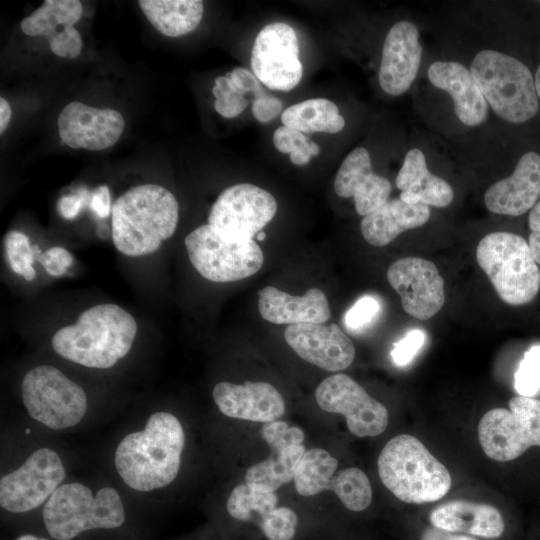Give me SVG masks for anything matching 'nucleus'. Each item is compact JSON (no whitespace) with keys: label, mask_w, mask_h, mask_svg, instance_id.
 Masks as SVG:
<instances>
[{"label":"nucleus","mask_w":540,"mask_h":540,"mask_svg":"<svg viewBox=\"0 0 540 540\" xmlns=\"http://www.w3.org/2000/svg\"><path fill=\"white\" fill-rule=\"evenodd\" d=\"M185 445L179 419L164 411L153 413L143 430L127 434L115 450L118 475L130 488L149 492L177 477Z\"/></svg>","instance_id":"f257e3e1"},{"label":"nucleus","mask_w":540,"mask_h":540,"mask_svg":"<svg viewBox=\"0 0 540 540\" xmlns=\"http://www.w3.org/2000/svg\"><path fill=\"white\" fill-rule=\"evenodd\" d=\"M137 333L134 317L116 304H100L83 311L74 325L60 328L52 347L79 365L106 369L130 351Z\"/></svg>","instance_id":"f03ea898"},{"label":"nucleus","mask_w":540,"mask_h":540,"mask_svg":"<svg viewBox=\"0 0 540 540\" xmlns=\"http://www.w3.org/2000/svg\"><path fill=\"white\" fill-rule=\"evenodd\" d=\"M111 235L116 249L138 257L155 252L178 224L179 205L166 188L155 184L127 190L112 206Z\"/></svg>","instance_id":"7ed1b4c3"},{"label":"nucleus","mask_w":540,"mask_h":540,"mask_svg":"<svg viewBox=\"0 0 540 540\" xmlns=\"http://www.w3.org/2000/svg\"><path fill=\"white\" fill-rule=\"evenodd\" d=\"M377 467L384 486L405 503L435 502L451 488L447 468L412 435L390 439L379 454Z\"/></svg>","instance_id":"20e7f679"},{"label":"nucleus","mask_w":540,"mask_h":540,"mask_svg":"<svg viewBox=\"0 0 540 540\" xmlns=\"http://www.w3.org/2000/svg\"><path fill=\"white\" fill-rule=\"evenodd\" d=\"M470 72L489 108L503 121L523 124L533 119L540 107L534 75L518 58L485 48L476 52Z\"/></svg>","instance_id":"39448f33"},{"label":"nucleus","mask_w":540,"mask_h":540,"mask_svg":"<svg viewBox=\"0 0 540 540\" xmlns=\"http://www.w3.org/2000/svg\"><path fill=\"white\" fill-rule=\"evenodd\" d=\"M42 517L55 540H71L88 530L115 529L126 518L122 499L114 488L103 487L93 494L78 482L59 486L44 504Z\"/></svg>","instance_id":"423d86ee"},{"label":"nucleus","mask_w":540,"mask_h":540,"mask_svg":"<svg viewBox=\"0 0 540 540\" xmlns=\"http://www.w3.org/2000/svg\"><path fill=\"white\" fill-rule=\"evenodd\" d=\"M476 259L503 302L521 306L538 294L540 270L523 237L504 231L489 233L478 243Z\"/></svg>","instance_id":"0eeeda50"},{"label":"nucleus","mask_w":540,"mask_h":540,"mask_svg":"<svg viewBox=\"0 0 540 540\" xmlns=\"http://www.w3.org/2000/svg\"><path fill=\"white\" fill-rule=\"evenodd\" d=\"M21 394L28 414L52 430L77 425L87 411L83 388L50 365L29 370L22 380Z\"/></svg>","instance_id":"6e6552de"},{"label":"nucleus","mask_w":540,"mask_h":540,"mask_svg":"<svg viewBox=\"0 0 540 540\" xmlns=\"http://www.w3.org/2000/svg\"><path fill=\"white\" fill-rule=\"evenodd\" d=\"M508 407L489 410L478 423L485 455L498 462L512 461L530 447H540V400L518 395L509 400Z\"/></svg>","instance_id":"1a4fd4ad"},{"label":"nucleus","mask_w":540,"mask_h":540,"mask_svg":"<svg viewBox=\"0 0 540 540\" xmlns=\"http://www.w3.org/2000/svg\"><path fill=\"white\" fill-rule=\"evenodd\" d=\"M189 260L205 279L225 283L255 274L263 265V253L254 240L234 241L211 225L194 229L185 238Z\"/></svg>","instance_id":"9d476101"},{"label":"nucleus","mask_w":540,"mask_h":540,"mask_svg":"<svg viewBox=\"0 0 540 540\" xmlns=\"http://www.w3.org/2000/svg\"><path fill=\"white\" fill-rule=\"evenodd\" d=\"M277 211L274 196L263 188L240 183L226 188L213 203L208 224L234 241L254 240Z\"/></svg>","instance_id":"9b49d317"},{"label":"nucleus","mask_w":540,"mask_h":540,"mask_svg":"<svg viewBox=\"0 0 540 540\" xmlns=\"http://www.w3.org/2000/svg\"><path fill=\"white\" fill-rule=\"evenodd\" d=\"M65 477L60 456L42 447L0 480V505L11 513H25L45 504Z\"/></svg>","instance_id":"f8f14e48"},{"label":"nucleus","mask_w":540,"mask_h":540,"mask_svg":"<svg viewBox=\"0 0 540 540\" xmlns=\"http://www.w3.org/2000/svg\"><path fill=\"white\" fill-rule=\"evenodd\" d=\"M315 399L322 410L343 415L348 430L357 437L377 436L388 426L386 407L346 374L324 379L315 390Z\"/></svg>","instance_id":"ddd939ff"},{"label":"nucleus","mask_w":540,"mask_h":540,"mask_svg":"<svg viewBox=\"0 0 540 540\" xmlns=\"http://www.w3.org/2000/svg\"><path fill=\"white\" fill-rule=\"evenodd\" d=\"M251 68L255 77L271 90L294 89L303 75L295 30L284 22L264 26L253 44Z\"/></svg>","instance_id":"4468645a"},{"label":"nucleus","mask_w":540,"mask_h":540,"mask_svg":"<svg viewBox=\"0 0 540 540\" xmlns=\"http://www.w3.org/2000/svg\"><path fill=\"white\" fill-rule=\"evenodd\" d=\"M387 279L399 294L404 311L414 318L427 320L444 305V279L429 260L399 259L388 268Z\"/></svg>","instance_id":"2eb2a0df"},{"label":"nucleus","mask_w":540,"mask_h":540,"mask_svg":"<svg viewBox=\"0 0 540 540\" xmlns=\"http://www.w3.org/2000/svg\"><path fill=\"white\" fill-rule=\"evenodd\" d=\"M423 55L420 32L410 20H399L388 30L379 66L381 89L391 95L406 93L417 78Z\"/></svg>","instance_id":"dca6fc26"},{"label":"nucleus","mask_w":540,"mask_h":540,"mask_svg":"<svg viewBox=\"0 0 540 540\" xmlns=\"http://www.w3.org/2000/svg\"><path fill=\"white\" fill-rule=\"evenodd\" d=\"M57 125L61 140L69 147L100 151L119 140L125 121L115 109H99L73 101L62 109Z\"/></svg>","instance_id":"f3484780"},{"label":"nucleus","mask_w":540,"mask_h":540,"mask_svg":"<svg viewBox=\"0 0 540 540\" xmlns=\"http://www.w3.org/2000/svg\"><path fill=\"white\" fill-rule=\"evenodd\" d=\"M284 338L299 357L327 371L344 370L355 358L352 341L335 323L289 325Z\"/></svg>","instance_id":"a211bd4d"},{"label":"nucleus","mask_w":540,"mask_h":540,"mask_svg":"<svg viewBox=\"0 0 540 540\" xmlns=\"http://www.w3.org/2000/svg\"><path fill=\"white\" fill-rule=\"evenodd\" d=\"M540 201V154L525 152L506 178L494 182L484 194L489 211L499 215L520 216Z\"/></svg>","instance_id":"6ab92c4d"},{"label":"nucleus","mask_w":540,"mask_h":540,"mask_svg":"<svg viewBox=\"0 0 540 540\" xmlns=\"http://www.w3.org/2000/svg\"><path fill=\"white\" fill-rule=\"evenodd\" d=\"M212 396L218 409L231 418L268 423L285 413L282 395L267 382H219L214 386Z\"/></svg>","instance_id":"aec40b11"},{"label":"nucleus","mask_w":540,"mask_h":540,"mask_svg":"<svg viewBox=\"0 0 540 540\" xmlns=\"http://www.w3.org/2000/svg\"><path fill=\"white\" fill-rule=\"evenodd\" d=\"M391 183L373 172L371 158L364 147L354 148L343 160L334 180L335 193L353 198L355 210L367 216L389 200Z\"/></svg>","instance_id":"412c9836"},{"label":"nucleus","mask_w":540,"mask_h":540,"mask_svg":"<svg viewBox=\"0 0 540 540\" xmlns=\"http://www.w3.org/2000/svg\"><path fill=\"white\" fill-rule=\"evenodd\" d=\"M427 78L450 96L456 117L464 126L478 127L487 120L489 105L469 67L455 60H437L429 65Z\"/></svg>","instance_id":"4be33fe9"},{"label":"nucleus","mask_w":540,"mask_h":540,"mask_svg":"<svg viewBox=\"0 0 540 540\" xmlns=\"http://www.w3.org/2000/svg\"><path fill=\"white\" fill-rule=\"evenodd\" d=\"M258 297L261 317L274 324L325 323L331 316L328 299L318 288L293 296L274 286H266L258 291Z\"/></svg>","instance_id":"5701e85b"},{"label":"nucleus","mask_w":540,"mask_h":540,"mask_svg":"<svg viewBox=\"0 0 540 540\" xmlns=\"http://www.w3.org/2000/svg\"><path fill=\"white\" fill-rule=\"evenodd\" d=\"M429 521L436 528L487 539L499 538L505 530L504 518L496 507L465 500L437 506Z\"/></svg>","instance_id":"b1692460"},{"label":"nucleus","mask_w":540,"mask_h":540,"mask_svg":"<svg viewBox=\"0 0 540 540\" xmlns=\"http://www.w3.org/2000/svg\"><path fill=\"white\" fill-rule=\"evenodd\" d=\"M396 186L401 190L400 199L409 204H425L445 208L454 199L452 186L428 170L424 152L411 148L405 154L396 176Z\"/></svg>","instance_id":"393cba45"},{"label":"nucleus","mask_w":540,"mask_h":540,"mask_svg":"<svg viewBox=\"0 0 540 540\" xmlns=\"http://www.w3.org/2000/svg\"><path fill=\"white\" fill-rule=\"evenodd\" d=\"M430 214V208L425 204H409L400 198L392 199L363 217L360 230L369 244L382 247L404 231L423 226Z\"/></svg>","instance_id":"a878e982"},{"label":"nucleus","mask_w":540,"mask_h":540,"mask_svg":"<svg viewBox=\"0 0 540 540\" xmlns=\"http://www.w3.org/2000/svg\"><path fill=\"white\" fill-rule=\"evenodd\" d=\"M138 4L150 24L168 37L195 30L204 13L200 0H140Z\"/></svg>","instance_id":"bb28decb"},{"label":"nucleus","mask_w":540,"mask_h":540,"mask_svg":"<svg viewBox=\"0 0 540 540\" xmlns=\"http://www.w3.org/2000/svg\"><path fill=\"white\" fill-rule=\"evenodd\" d=\"M281 121L303 134L337 133L345 126L337 105L325 98L308 99L288 107L283 111Z\"/></svg>","instance_id":"cd10ccee"},{"label":"nucleus","mask_w":540,"mask_h":540,"mask_svg":"<svg viewBox=\"0 0 540 540\" xmlns=\"http://www.w3.org/2000/svg\"><path fill=\"white\" fill-rule=\"evenodd\" d=\"M305 451L303 444L271 450L268 458L247 470L245 483L263 491L275 492L293 479Z\"/></svg>","instance_id":"c85d7f7f"},{"label":"nucleus","mask_w":540,"mask_h":540,"mask_svg":"<svg viewBox=\"0 0 540 540\" xmlns=\"http://www.w3.org/2000/svg\"><path fill=\"white\" fill-rule=\"evenodd\" d=\"M83 13L78 0H45L43 4L25 17L20 28L28 36H47L58 32V28L74 26Z\"/></svg>","instance_id":"c756f323"},{"label":"nucleus","mask_w":540,"mask_h":540,"mask_svg":"<svg viewBox=\"0 0 540 540\" xmlns=\"http://www.w3.org/2000/svg\"><path fill=\"white\" fill-rule=\"evenodd\" d=\"M338 461L328 451L312 448L303 454L294 473L296 491L304 497L329 489Z\"/></svg>","instance_id":"7c9ffc66"},{"label":"nucleus","mask_w":540,"mask_h":540,"mask_svg":"<svg viewBox=\"0 0 540 540\" xmlns=\"http://www.w3.org/2000/svg\"><path fill=\"white\" fill-rule=\"evenodd\" d=\"M277 503L278 496L275 492L263 491L242 483L231 491L226 507L233 518L239 521H250L253 520L254 515L262 519L276 508Z\"/></svg>","instance_id":"2f4dec72"},{"label":"nucleus","mask_w":540,"mask_h":540,"mask_svg":"<svg viewBox=\"0 0 540 540\" xmlns=\"http://www.w3.org/2000/svg\"><path fill=\"white\" fill-rule=\"evenodd\" d=\"M349 510L363 511L372 501V488L367 475L359 468L350 467L335 474L329 489Z\"/></svg>","instance_id":"473e14b6"},{"label":"nucleus","mask_w":540,"mask_h":540,"mask_svg":"<svg viewBox=\"0 0 540 540\" xmlns=\"http://www.w3.org/2000/svg\"><path fill=\"white\" fill-rule=\"evenodd\" d=\"M6 256L11 269L28 281L35 278V256L29 238L17 230L9 231L4 238Z\"/></svg>","instance_id":"72a5a7b5"},{"label":"nucleus","mask_w":540,"mask_h":540,"mask_svg":"<svg viewBox=\"0 0 540 540\" xmlns=\"http://www.w3.org/2000/svg\"><path fill=\"white\" fill-rule=\"evenodd\" d=\"M514 387L521 396L533 397L540 390V345L527 350L514 376Z\"/></svg>","instance_id":"f704fd0d"},{"label":"nucleus","mask_w":540,"mask_h":540,"mask_svg":"<svg viewBox=\"0 0 540 540\" xmlns=\"http://www.w3.org/2000/svg\"><path fill=\"white\" fill-rule=\"evenodd\" d=\"M298 524L294 510L288 507H276L259 522L263 535L268 540H292Z\"/></svg>","instance_id":"c9c22d12"},{"label":"nucleus","mask_w":540,"mask_h":540,"mask_svg":"<svg viewBox=\"0 0 540 540\" xmlns=\"http://www.w3.org/2000/svg\"><path fill=\"white\" fill-rule=\"evenodd\" d=\"M260 434L270 450L301 445L304 440V433L300 428L290 427L287 422L279 420L264 423Z\"/></svg>","instance_id":"e433bc0d"},{"label":"nucleus","mask_w":540,"mask_h":540,"mask_svg":"<svg viewBox=\"0 0 540 540\" xmlns=\"http://www.w3.org/2000/svg\"><path fill=\"white\" fill-rule=\"evenodd\" d=\"M51 51L63 58H76L82 49V38L74 26H66L48 38Z\"/></svg>","instance_id":"4c0bfd02"},{"label":"nucleus","mask_w":540,"mask_h":540,"mask_svg":"<svg viewBox=\"0 0 540 540\" xmlns=\"http://www.w3.org/2000/svg\"><path fill=\"white\" fill-rule=\"evenodd\" d=\"M380 310V304L373 296H363L346 312V327L359 330L366 327L376 317Z\"/></svg>","instance_id":"58836bf2"},{"label":"nucleus","mask_w":540,"mask_h":540,"mask_svg":"<svg viewBox=\"0 0 540 540\" xmlns=\"http://www.w3.org/2000/svg\"><path fill=\"white\" fill-rule=\"evenodd\" d=\"M425 334L415 329L410 331L404 338L394 344L391 357L398 366L407 365L424 344Z\"/></svg>","instance_id":"ea45409f"},{"label":"nucleus","mask_w":540,"mask_h":540,"mask_svg":"<svg viewBox=\"0 0 540 540\" xmlns=\"http://www.w3.org/2000/svg\"><path fill=\"white\" fill-rule=\"evenodd\" d=\"M36 260L53 277H60L65 274L74 261L72 254L60 246L49 248L44 253H41Z\"/></svg>","instance_id":"a19ab883"},{"label":"nucleus","mask_w":540,"mask_h":540,"mask_svg":"<svg viewBox=\"0 0 540 540\" xmlns=\"http://www.w3.org/2000/svg\"><path fill=\"white\" fill-rule=\"evenodd\" d=\"M283 103L266 92L255 96L252 104L253 116L261 123H267L276 118L282 111Z\"/></svg>","instance_id":"79ce46f5"},{"label":"nucleus","mask_w":540,"mask_h":540,"mask_svg":"<svg viewBox=\"0 0 540 540\" xmlns=\"http://www.w3.org/2000/svg\"><path fill=\"white\" fill-rule=\"evenodd\" d=\"M233 84L236 91L242 95L252 93L255 96L265 92L258 79L247 69L242 67L234 68L225 75Z\"/></svg>","instance_id":"37998d69"},{"label":"nucleus","mask_w":540,"mask_h":540,"mask_svg":"<svg viewBox=\"0 0 540 540\" xmlns=\"http://www.w3.org/2000/svg\"><path fill=\"white\" fill-rule=\"evenodd\" d=\"M308 138L300 131L289 126H280L273 135V143L281 153H291L298 146L308 142Z\"/></svg>","instance_id":"c03bdc74"},{"label":"nucleus","mask_w":540,"mask_h":540,"mask_svg":"<svg viewBox=\"0 0 540 540\" xmlns=\"http://www.w3.org/2000/svg\"><path fill=\"white\" fill-rule=\"evenodd\" d=\"M249 101L242 94H232L214 101V109L224 118H234L247 107Z\"/></svg>","instance_id":"a18cd8bd"},{"label":"nucleus","mask_w":540,"mask_h":540,"mask_svg":"<svg viewBox=\"0 0 540 540\" xmlns=\"http://www.w3.org/2000/svg\"><path fill=\"white\" fill-rule=\"evenodd\" d=\"M87 200V190L83 189L77 195L63 196L58 200L57 209L59 214L67 220L76 218Z\"/></svg>","instance_id":"49530a36"},{"label":"nucleus","mask_w":540,"mask_h":540,"mask_svg":"<svg viewBox=\"0 0 540 540\" xmlns=\"http://www.w3.org/2000/svg\"><path fill=\"white\" fill-rule=\"evenodd\" d=\"M528 225V246L535 262L540 265V201L529 212Z\"/></svg>","instance_id":"de8ad7c7"},{"label":"nucleus","mask_w":540,"mask_h":540,"mask_svg":"<svg viewBox=\"0 0 540 540\" xmlns=\"http://www.w3.org/2000/svg\"><path fill=\"white\" fill-rule=\"evenodd\" d=\"M91 209L100 218H107L112 212L111 196L108 186L97 187L91 196Z\"/></svg>","instance_id":"09e8293b"},{"label":"nucleus","mask_w":540,"mask_h":540,"mask_svg":"<svg viewBox=\"0 0 540 540\" xmlns=\"http://www.w3.org/2000/svg\"><path fill=\"white\" fill-rule=\"evenodd\" d=\"M420 540H478L474 536L446 531L436 527H428L423 530Z\"/></svg>","instance_id":"8fccbe9b"},{"label":"nucleus","mask_w":540,"mask_h":540,"mask_svg":"<svg viewBox=\"0 0 540 540\" xmlns=\"http://www.w3.org/2000/svg\"><path fill=\"white\" fill-rule=\"evenodd\" d=\"M212 93L216 99H223L238 92L226 76H219L215 79V85L212 88Z\"/></svg>","instance_id":"3c124183"},{"label":"nucleus","mask_w":540,"mask_h":540,"mask_svg":"<svg viewBox=\"0 0 540 540\" xmlns=\"http://www.w3.org/2000/svg\"><path fill=\"white\" fill-rule=\"evenodd\" d=\"M309 141L304 145L298 146L290 153V160L293 164L303 166L309 163L312 157L308 149Z\"/></svg>","instance_id":"603ef678"},{"label":"nucleus","mask_w":540,"mask_h":540,"mask_svg":"<svg viewBox=\"0 0 540 540\" xmlns=\"http://www.w3.org/2000/svg\"><path fill=\"white\" fill-rule=\"evenodd\" d=\"M12 116V110L7 102L3 97L0 98V134H3L5 129L7 128L10 119Z\"/></svg>","instance_id":"864d4df0"},{"label":"nucleus","mask_w":540,"mask_h":540,"mask_svg":"<svg viewBox=\"0 0 540 540\" xmlns=\"http://www.w3.org/2000/svg\"><path fill=\"white\" fill-rule=\"evenodd\" d=\"M534 82H535V88H536V92H537V96H538V99H539V102H540V62L537 66V69H536V72H535V75H534Z\"/></svg>","instance_id":"5fc2aeb1"},{"label":"nucleus","mask_w":540,"mask_h":540,"mask_svg":"<svg viewBox=\"0 0 540 540\" xmlns=\"http://www.w3.org/2000/svg\"><path fill=\"white\" fill-rule=\"evenodd\" d=\"M308 149L312 156H317L320 153L319 145L313 141H309Z\"/></svg>","instance_id":"6e6d98bb"},{"label":"nucleus","mask_w":540,"mask_h":540,"mask_svg":"<svg viewBox=\"0 0 540 540\" xmlns=\"http://www.w3.org/2000/svg\"><path fill=\"white\" fill-rule=\"evenodd\" d=\"M16 540H47L45 538H40L31 534H26L18 537Z\"/></svg>","instance_id":"4d7b16f0"},{"label":"nucleus","mask_w":540,"mask_h":540,"mask_svg":"<svg viewBox=\"0 0 540 540\" xmlns=\"http://www.w3.org/2000/svg\"><path fill=\"white\" fill-rule=\"evenodd\" d=\"M265 237H266V234H265L264 231H261V232H259L257 234V240H259V241H263L265 239Z\"/></svg>","instance_id":"13d9d810"}]
</instances>
